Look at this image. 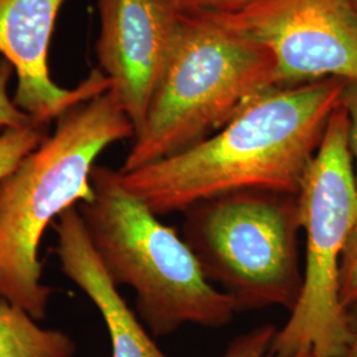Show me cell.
Here are the masks:
<instances>
[{"label":"cell","mask_w":357,"mask_h":357,"mask_svg":"<svg viewBox=\"0 0 357 357\" xmlns=\"http://www.w3.org/2000/svg\"><path fill=\"white\" fill-rule=\"evenodd\" d=\"M345 84L328 78L268 90L204 141L134 171L116 169L119 181L159 217L233 192L298 195Z\"/></svg>","instance_id":"1"},{"label":"cell","mask_w":357,"mask_h":357,"mask_svg":"<svg viewBox=\"0 0 357 357\" xmlns=\"http://www.w3.org/2000/svg\"><path fill=\"white\" fill-rule=\"evenodd\" d=\"M134 137L130 118L106 91L60 115L53 134L0 180V299L36 320L47 317L53 289L43 283L38 258L44 233L66 209L94 197L97 158Z\"/></svg>","instance_id":"2"},{"label":"cell","mask_w":357,"mask_h":357,"mask_svg":"<svg viewBox=\"0 0 357 357\" xmlns=\"http://www.w3.org/2000/svg\"><path fill=\"white\" fill-rule=\"evenodd\" d=\"M94 197L77 205L110 278L131 287L137 314L155 337L187 324L228 326L236 302L205 278L188 243L121 184L118 171L96 166Z\"/></svg>","instance_id":"3"},{"label":"cell","mask_w":357,"mask_h":357,"mask_svg":"<svg viewBox=\"0 0 357 357\" xmlns=\"http://www.w3.org/2000/svg\"><path fill=\"white\" fill-rule=\"evenodd\" d=\"M273 88H278L275 61L266 48L203 15H184L144 125L119 171H134L204 141Z\"/></svg>","instance_id":"4"},{"label":"cell","mask_w":357,"mask_h":357,"mask_svg":"<svg viewBox=\"0 0 357 357\" xmlns=\"http://www.w3.org/2000/svg\"><path fill=\"white\" fill-rule=\"evenodd\" d=\"M301 233L298 195L261 190L192 205L181 228L205 278L240 312L275 306L293 311L303 286Z\"/></svg>","instance_id":"5"},{"label":"cell","mask_w":357,"mask_h":357,"mask_svg":"<svg viewBox=\"0 0 357 357\" xmlns=\"http://www.w3.org/2000/svg\"><path fill=\"white\" fill-rule=\"evenodd\" d=\"M305 233L299 301L271 347V357L312 352L344 357L351 343L349 314L340 301V264L357 222V183L343 105L333 112L298 192Z\"/></svg>","instance_id":"6"},{"label":"cell","mask_w":357,"mask_h":357,"mask_svg":"<svg viewBox=\"0 0 357 357\" xmlns=\"http://www.w3.org/2000/svg\"><path fill=\"white\" fill-rule=\"evenodd\" d=\"M195 15L266 48L278 88L357 82V15L349 0H262L234 13Z\"/></svg>","instance_id":"7"},{"label":"cell","mask_w":357,"mask_h":357,"mask_svg":"<svg viewBox=\"0 0 357 357\" xmlns=\"http://www.w3.org/2000/svg\"><path fill=\"white\" fill-rule=\"evenodd\" d=\"M97 1L98 69L110 79L109 91L137 135L176 44L184 15L172 0Z\"/></svg>","instance_id":"8"},{"label":"cell","mask_w":357,"mask_h":357,"mask_svg":"<svg viewBox=\"0 0 357 357\" xmlns=\"http://www.w3.org/2000/svg\"><path fill=\"white\" fill-rule=\"evenodd\" d=\"M65 0H0V54L17 77L15 105L36 123L50 125L78 103L110 90V79L94 69L76 88L51 77L48 53L57 15Z\"/></svg>","instance_id":"9"},{"label":"cell","mask_w":357,"mask_h":357,"mask_svg":"<svg viewBox=\"0 0 357 357\" xmlns=\"http://www.w3.org/2000/svg\"><path fill=\"white\" fill-rule=\"evenodd\" d=\"M60 268L100 311L109 331L112 357H168L153 340L135 311L128 307L118 286L97 255L78 206L66 209L54 222Z\"/></svg>","instance_id":"10"},{"label":"cell","mask_w":357,"mask_h":357,"mask_svg":"<svg viewBox=\"0 0 357 357\" xmlns=\"http://www.w3.org/2000/svg\"><path fill=\"white\" fill-rule=\"evenodd\" d=\"M75 340L43 328L24 308L0 299V357H75Z\"/></svg>","instance_id":"11"},{"label":"cell","mask_w":357,"mask_h":357,"mask_svg":"<svg viewBox=\"0 0 357 357\" xmlns=\"http://www.w3.org/2000/svg\"><path fill=\"white\" fill-rule=\"evenodd\" d=\"M48 137V125L0 130V180L8 176L23 159Z\"/></svg>","instance_id":"12"},{"label":"cell","mask_w":357,"mask_h":357,"mask_svg":"<svg viewBox=\"0 0 357 357\" xmlns=\"http://www.w3.org/2000/svg\"><path fill=\"white\" fill-rule=\"evenodd\" d=\"M277 332L273 324L255 327L233 339L220 357H271V347Z\"/></svg>","instance_id":"13"},{"label":"cell","mask_w":357,"mask_h":357,"mask_svg":"<svg viewBox=\"0 0 357 357\" xmlns=\"http://www.w3.org/2000/svg\"><path fill=\"white\" fill-rule=\"evenodd\" d=\"M13 65L7 60H0V130L1 128H23L36 123L29 115L22 112L10 97L8 85L13 78Z\"/></svg>","instance_id":"14"},{"label":"cell","mask_w":357,"mask_h":357,"mask_svg":"<svg viewBox=\"0 0 357 357\" xmlns=\"http://www.w3.org/2000/svg\"><path fill=\"white\" fill-rule=\"evenodd\" d=\"M340 301L347 311L357 303V222L348 238L342 257Z\"/></svg>","instance_id":"15"},{"label":"cell","mask_w":357,"mask_h":357,"mask_svg":"<svg viewBox=\"0 0 357 357\" xmlns=\"http://www.w3.org/2000/svg\"><path fill=\"white\" fill-rule=\"evenodd\" d=\"M183 15L234 13L262 0H172Z\"/></svg>","instance_id":"16"},{"label":"cell","mask_w":357,"mask_h":357,"mask_svg":"<svg viewBox=\"0 0 357 357\" xmlns=\"http://www.w3.org/2000/svg\"><path fill=\"white\" fill-rule=\"evenodd\" d=\"M342 105L348 118V146L354 160L357 183V82L345 84Z\"/></svg>","instance_id":"17"},{"label":"cell","mask_w":357,"mask_h":357,"mask_svg":"<svg viewBox=\"0 0 357 357\" xmlns=\"http://www.w3.org/2000/svg\"><path fill=\"white\" fill-rule=\"evenodd\" d=\"M348 314L351 320L352 336H351V343L344 357H357V303L348 310Z\"/></svg>","instance_id":"18"},{"label":"cell","mask_w":357,"mask_h":357,"mask_svg":"<svg viewBox=\"0 0 357 357\" xmlns=\"http://www.w3.org/2000/svg\"><path fill=\"white\" fill-rule=\"evenodd\" d=\"M293 357H319L317 356L315 354H312V352H299V354H296V355H294Z\"/></svg>","instance_id":"19"},{"label":"cell","mask_w":357,"mask_h":357,"mask_svg":"<svg viewBox=\"0 0 357 357\" xmlns=\"http://www.w3.org/2000/svg\"><path fill=\"white\" fill-rule=\"evenodd\" d=\"M349 3H351V6H352L354 11H355L357 15V0H349Z\"/></svg>","instance_id":"20"}]
</instances>
